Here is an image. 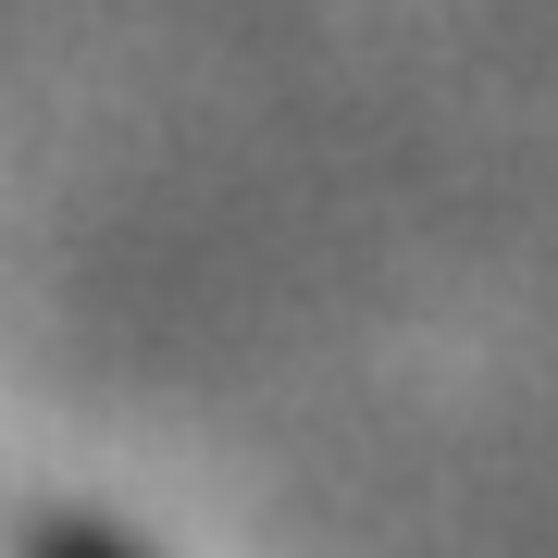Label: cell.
I'll return each instance as SVG.
<instances>
[{
  "label": "cell",
  "instance_id": "obj_1",
  "mask_svg": "<svg viewBox=\"0 0 558 558\" xmlns=\"http://www.w3.org/2000/svg\"><path fill=\"white\" fill-rule=\"evenodd\" d=\"M38 558H112L100 534H38Z\"/></svg>",
  "mask_w": 558,
  "mask_h": 558
}]
</instances>
